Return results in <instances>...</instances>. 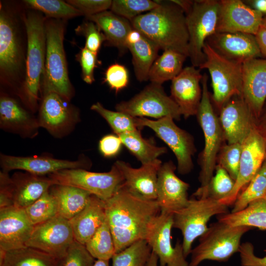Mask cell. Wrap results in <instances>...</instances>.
<instances>
[{"mask_svg": "<svg viewBox=\"0 0 266 266\" xmlns=\"http://www.w3.org/2000/svg\"><path fill=\"white\" fill-rule=\"evenodd\" d=\"M68 102L55 92L42 94L38 121L40 127L54 137L67 136L80 121L78 110Z\"/></svg>", "mask_w": 266, "mask_h": 266, "instance_id": "4fadbf2b", "label": "cell"}, {"mask_svg": "<svg viewBox=\"0 0 266 266\" xmlns=\"http://www.w3.org/2000/svg\"><path fill=\"white\" fill-rule=\"evenodd\" d=\"M228 206L210 199H192L183 208L173 213V228L183 235L182 246L186 258L192 250V244L207 230V224L214 215L229 213Z\"/></svg>", "mask_w": 266, "mask_h": 266, "instance_id": "9c48e42d", "label": "cell"}, {"mask_svg": "<svg viewBox=\"0 0 266 266\" xmlns=\"http://www.w3.org/2000/svg\"><path fill=\"white\" fill-rule=\"evenodd\" d=\"M126 46L132 56L136 78L140 82L147 81L149 70L158 57L159 47L133 28L127 37Z\"/></svg>", "mask_w": 266, "mask_h": 266, "instance_id": "83f0119b", "label": "cell"}, {"mask_svg": "<svg viewBox=\"0 0 266 266\" xmlns=\"http://www.w3.org/2000/svg\"><path fill=\"white\" fill-rule=\"evenodd\" d=\"M110 0H69L66 2L79 10L85 17L93 15L110 9Z\"/></svg>", "mask_w": 266, "mask_h": 266, "instance_id": "f907efd6", "label": "cell"}, {"mask_svg": "<svg viewBox=\"0 0 266 266\" xmlns=\"http://www.w3.org/2000/svg\"><path fill=\"white\" fill-rule=\"evenodd\" d=\"M158 256L152 251L146 266H158Z\"/></svg>", "mask_w": 266, "mask_h": 266, "instance_id": "91938a15", "label": "cell"}, {"mask_svg": "<svg viewBox=\"0 0 266 266\" xmlns=\"http://www.w3.org/2000/svg\"><path fill=\"white\" fill-rule=\"evenodd\" d=\"M105 81L116 93L127 87L129 81V73L126 67L115 63L108 67L105 73Z\"/></svg>", "mask_w": 266, "mask_h": 266, "instance_id": "c3c4849f", "label": "cell"}, {"mask_svg": "<svg viewBox=\"0 0 266 266\" xmlns=\"http://www.w3.org/2000/svg\"><path fill=\"white\" fill-rule=\"evenodd\" d=\"M122 142L119 136L108 134L104 136L99 142V149L105 157L116 156L120 151Z\"/></svg>", "mask_w": 266, "mask_h": 266, "instance_id": "db71d44e", "label": "cell"}, {"mask_svg": "<svg viewBox=\"0 0 266 266\" xmlns=\"http://www.w3.org/2000/svg\"><path fill=\"white\" fill-rule=\"evenodd\" d=\"M115 109L133 117L158 119L170 116L179 120L181 116L178 105L166 95L162 85L151 82L130 100L117 103Z\"/></svg>", "mask_w": 266, "mask_h": 266, "instance_id": "7c38bea8", "label": "cell"}, {"mask_svg": "<svg viewBox=\"0 0 266 266\" xmlns=\"http://www.w3.org/2000/svg\"><path fill=\"white\" fill-rule=\"evenodd\" d=\"M122 144L141 162L147 164L158 159V157L167 152L165 147L157 146L141 134L140 130L128 132L117 135Z\"/></svg>", "mask_w": 266, "mask_h": 266, "instance_id": "d590c367", "label": "cell"}, {"mask_svg": "<svg viewBox=\"0 0 266 266\" xmlns=\"http://www.w3.org/2000/svg\"><path fill=\"white\" fill-rule=\"evenodd\" d=\"M242 144L223 145L217 157L218 165L225 169L235 181L239 171Z\"/></svg>", "mask_w": 266, "mask_h": 266, "instance_id": "f6af8a7d", "label": "cell"}, {"mask_svg": "<svg viewBox=\"0 0 266 266\" xmlns=\"http://www.w3.org/2000/svg\"><path fill=\"white\" fill-rule=\"evenodd\" d=\"M33 228L24 209L13 206L0 208V250L25 246Z\"/></svg>", "mask_w": 266, "mask_h": 266, "instance_id": "603a6c76", "label": "cell"}, {"mask_svg": "<svg viewBox=\"0 0 266 266\" xmlns=\"http://www.w3.org/2000/svg\"><path fill=\"white\" fill-rule=\"evenodd\" d=\"M202 98L197 118L204 137V147L200 157L199 181L201 187L206 186L213 176L218 154L225 140L219 117L213 108L208 89V75L204 73L201 80Z\"/></svg>", "mask_w": 266, "mask_h": 266, "instance_id": "8992f818", "label": "cell"}, {"mask_svg": "<svg viewBox=\"0 0 266 266\" xmlns=\"http://www.w3.org/2000/svg\"><path fill=\"white\" fill-rule=\"evenodd\" d=\"M219 122L228 144H242L258 127V119L241 96H235L220 109Z\"/></svg>", "mask_w": 266, "mask_h": 266, "instance_id": "e0dca14e", "label": "cell"}, {"mask_svg": "<svg viewBox=\"0 0 266 266\" xmlns=\"http://www.w3.org/2000/svg\"><path fill=\"white\" fill-rule=\"evenodd\" d=\"M37 117L15 99L2 94L0 98V128L24 138H33L40 128Z\"/></svg>", "mask_w": 266, "mask_h": 266, "instance_id": "d4e9b609", "label": "cell"}, {"mask_svg": "<svg viewBox=\"0 0 266 266\" xmlns=\"http://www.w3.org/2000/svg\"><path fill=\"white\" fill-rule=\"evenodd\" d=\"M45 19L36 12H29L25 20L27 35L26 73L21 95L28 109L37 110L46 52Z\"/></svg>", "mask_w": 266, "mask_h": 266, "instance_id": "3957f363", "label": "cell"}, {"mask_svg": "<svg viewBox=\"0 0 266 266\" xmlns=\"http://www.w3.org/2000/svg\"><path fill=\"white\" fill-rule=\"evenodd\" d=\"M252 229L246 226H231L219 221L211 224L200 237L198 245L192 250L189 266H199L205 260L228 261L238 252L244 234Z\"/></svg>", "mask_w": 266, "mask_h": 266, "instance_id": "5b68a950", "label": "cell"}, {"mask_svg": "<svg viewBox=\"0 0 266 266\" xmlns=\"http://www.w3.org/2000/svg\"><path fill=\"white\" fill-rule=\"evenodd\" d=\"M159 5L158 0H113L110 9L130 22L138 16L150 11Z\"/></svg>", "mask_w": 266, "mask_h": 266, "instance_id": "ee69618b", "label": "cell"}, {"mask_svg": "<svg viewBox=\"0 0 266 266\" xmlns=\"http://www.w3.org/2000/svg\"><path fill=\"white\" fill-rule=\"evenodd\" d=\"M109 260H97L93 266H110Z\"/></svg>", "mask_w": 266, "mask_h": 266, "instance_id": "94428289", "label": "cell"}, {"mask_svg": "<svg viewBox=\"0 0 266 266\" xmlns=\"http://www.w3.org/2000/svg\"><path fill=\"white\" fill-rule=\"evenodd\" d=\"M238 253L241 266H266V256L259 257L254 253V247L250 242L241 244Z\"/></svg>", "mask_w": 266, "mask_h": 266, "instance_id": "816d5d0a", "label": "cell"}, {"mask_svg": "<svg viewBox=\"0 0 266 266\" xmlns=\"http://www.w3.org/2000/svg\"><path fill=\"white\" fill-rule=\"evenodd\" d=\"M255 36L262 56L266 57V29L261 25Z\"/></svg>", "mask_w": 266, "mask_h": 266, "instance_id": "11a10c76", "label": "cell"}, {"mask_svg": "<svg viewBox=\"0 0 266 266\" xmlns=\"http://www.w3.org/2000/svg\"><path fill=\"white\" fill-rule=\"evenodd\" d=\"M24 209L34 226L59 215L56 201L49 190Z\"/></svg>", "mask_w": 266, "mask_h": 266, "instance_id": "7bdbcfd3", "label": "cell"}, {"mask_svg": "<svg viewBox=\"0 0 266 266\" xmlns=\"http://www.w3.org/2000/svg\"><path fill=\"white\" fill-rule=\"evenodd\" d=\"M188 57L178 51L168 49L158 56L148 73V80L161 84L172 80L183 69V64Z\"/></svg>", "mask_w": 266, "mask_h": 266, "instance_id": "e575fe53", "label": "cell"}, {"mask_svg": "<svg viewBox=\"0 0 266 266\" xmlns=\"http://www.w3.org/2000/svg\"></svg>", "mask_w": 266, "mask_h": 266, "instance_id": "be15d7a7", "label": "cell"}, {"mask_svg": "<svg viewBox=\"0 0 266 266\" xmlns=\"http://www.w3.org/2000/svg\"><path fill=\"white\" fill-rule=\"evenodd\" d=\"M105 219V201L92 195L85 207L69 220L75 240L85 245Z\"/></svg>", "mask_w": 266, "mask_h": 266, "instance_id": "f546056e", "label": "cell"}, {"mask_svg": "<svg viewBox=\"0 0 266 266\" xmlns=\"http://www.w3.org/2000/svg\"><path fill=\"white\" fill-rule=\"evenodd\" d=\"M11 177L13 206L25 209L41 197L54 185L47 176L16 172Z\"/></svg>", "mask_w": 266, "mask_h": 266, "instance_id": "f1b7e54d", "label": "cell"}, {"mask_svg": "<svg viewBox=\"0 0 266 266\" xmlns=\"http://www.w3.org/2000/svg\"><path fill=\"white\" fill-rule=\"evenodd\" d=\"M176 169L170 161L162 164L158 171L156 200L161 212L174 213L185 207L189 201V184L177 176Z\"/></svg>", "mask_w": 266, "mask_h": 266, "instance_id": "ffe728a7", "label": "cell"}, {"mask_svg": "<svg viewBox=\"0 0 266 266\" xmlns=\"http://www.w3.org/2000/svg\"></svg>", "mask_w": 266, "mask_h": 266, "instance_id": "e7e4bbea", "label": "cell"}, {"mask_svg": "<svg viewBox=\"0 0 266 266\" xmlns=\"http://www.w3.org/2000/svg\"><path fill=\"white\" fill-rule=\"evenodd\" d=\"M13 206V184L8 172H0V208Z\"/></svg>", "mask_w": 266, "mask_h": 266, "instance_id": "f5cc1de1", "label": "cell"}, {"mask_svg": "<svg viewBox=\"0 0 266 266\" xmlns=\"http://www.w3.org/2000/svg\"><path fill=\"white\" fill-rule=\"evenodd\" d=\"M30 8L44 13L51 19L62 20L82 15V13L69 4L60 0H26Z\"/></svg>", "mask_w": 266, "mask_h": 266, "instance_id": "60d3db41", "label": "cell"}, {"mask_svg": "<svg viewBox=\"0 0 266 266\" xmlns=\"http://www.w3.org/2000/svg\"><path fill=\"white\" fill-rule=\"evenodd\" d=\"M85 17L98 25L109 45L117 48L121 53L127 50L126 40L133 29L130 21L108 10Z\"/></svg>", "mask_w": 266, "mask_h": 266, "instance_id": "4dcf8cb0", "label": "cell"}, {"mask_svg": "<svg viewBox=\"0 0 266 266\" xmlns=\"http://www.w3.org/2000/svg\"><path fill=\"white\" fill-rule=\"evenodd\" d=\"M114 164L120 170L124 178L123 185L129 192L142 200H157L158 173L162 165L161 160L158 159L136 168L123 161H117Z\"/></svg>", "mask_w": 266, "mask_h": 266, "instance_id": "7402d4cb", "label": "cell"}, {"mask_svg": "<svg viewBox=\"0 0 266 266\" xmlns=\"http://www.w3.org/2000/svg\"><path fill=\"white\" fill-rule=\"evenodd\" d=\"M46 52L42 94L55 92L69 101L74 92L70 82L64 48L65 24L62 20H45Z\"/></svg>", "mask_w": 266, "mask_h": 266, "instance_id": "277c9868", "label": "cell"}, {"mask_svg": "<svg viewBox=\"0 0 266 266\" xmlns=\"http://www.w3.org/2000/svg\"><path fill=\"white\" fill-rule=\"evenodd\" d=\"M0 266H61L62 259L28 246L0 250Z\"/></svg>", "mask_w": 266, "mask_h": 266, "instance_id": "d6a6232c", "label": "cell"}, {"mask_svg": "<svg viewBox=\"0 0 266 266\" xmlns=\"http://www.w3.org/2000/svg\"><path fill=\"white\" fill-rule=\"evenodd\" d=\"M218 221L231 226H246L266 230V198L253 201L243 210L217 216Z\"/></svg>", "mask_w": 266, "mask_h": 266, "instance_id": "836d02e7", "label": "cell"}, {"mask_svg": "<svg viewBox=\"0 0 266 266\" xmlns=\"http://www.w3.org/2000/svg\"><path fill=\"white\" fill-rule=\"evenodd\" d=\"M264 198H266V158L255 175L237 196L231 212L242 210L253 201Z\"/></svg>", "mask_w": 266, "mask_h": 266, "instance_id": "74e56055", "label": "cell"}, {"mask_svg": "<svg viewBox=\"0 0 266 266\" xmlns=\"http://www.w3.org/2000/svg\"><path fill=\"white\" fill-rule=\"evenodd\" d=\"M200 69L191 66L183 68L171 80L170 97L185 118L196 115L202 98Z\"/></svg>", "mask_w": 266, "mask_h": 266, "instance_id": "44dd1931", "label": "cell"}, {"mask_svg": "<svg viewBox=\"0 0 266 266\" xmlns=\"http://www.w3.org/2000/svg\"><path fill=\"white\" fill-rule=\"evenodd\" d=\"M173 224V213L160 211L150 227L146 240L158 256L160 266H189L182 243L177 240L174 247L172 245Z\"/></svg>", "mask_w": 266, "mask_h": 266, "instance_id": "2e32d148", "label": "cell"}, {"mask_svg": "<svg viewBox=\"0 0 266 266\" xmlns=\"http://www.w3.org/2000/svg\"><path fill=\"white\" fill-rule=\"evenodd\" d=\"M170 116L156 120L135 118L140 130L144 127L149 128L168 145L176 158L178 173L186 174L190 172L194 167L192 156L196 151L194 139L189 133L179 128Z\"/></svg>", "mask_w": 266, "mask_h": 266, "instance_id": "8fae6325", "label": "cell"}, {"mask_svg": "<svg viewBox=\"0 0 266 266\" xmlns=\"http://www.w3.org/2000/svg\"><path fill=\"white\" fill-rule=\"evenodd\" d=\"M106 217L115 244L116 253L134 242L146 239L153 221L160 213L158 202L137 198L123 184L104 201Z\"/></svg>", "mask_w": 266, "mask_h": 266, "instance_id": "6da1fadb", "label": "cell"}, {"mask_svg": "<svg viewBox=\"0 0 266 266\" xmlns=\"http://www.w3.org/2000/svg\"><path fill=\"white\" fill-rule=\"evenodd\" d=\"M244 2L253 9L266 15V0H250Z\"/></svg>", "mask_w": 266, "mask_h": 266, "instance_id": "9f6ffc18", "label": "cell"}, {"mask_svg": "<svg viewBox=\"0 0 266 266\" xmlns=\"http://www.w3.org/2000/svg\"><path fill=\"white\" fill-rule=\"evenodd\" d=\"M215 174L205 186L200 187L193 194L197 199L210 198L220 201L233 190L235 181L227 171L218 165L215 167Z\"/></svg>", "mask_w": 266, "mask_h": 266, "instance_id": "8d00e7d4", "label": "cell"}, {"mask_svg": "<svg viewBox=\"0 0 266 266\" xmlns=\"http://www.w3.org/2000/svg\"><path fill=\"white\" fill-rule=\"evenodd\" d=\"M77 58L81 67L83 80L87 84H92L95 81L94 69L99 62L98 54L84 47L77 54Z\"/></svg>", "mask_w": 266, "mask_h": 266, "instance_id": "681fc988", "label": "cell"}, {"mask_svg": "<svg viewBox=\"0 0 266 266\" xmlns=\"http://www.w3.org/2000/svg\"><path fill=\"white\" fill-rule=\"evenodd\" d=\"M158 1V6L132 20L133 27L160 49L175 50L188 57L189 36L184 12L171 0Z\"/></svg>", "mask_w": 266, "mask_h": 266, "instance_id": "7a4b0ae2", "label": "cell"}, {"mask_svg": "<svg viewBox=\"0 0 266 266\" xmlns=\"http://www.w3.org/2000/svg\"><path fill=\"white\" fill-rule=\"evenodd\" d=\"M219 5L217 32L256 34L264 16L262 13L240 0H221Z\"/></svg>", "mask_w": 266, "mask_h": 266, "instance_id": "d6986e66", "label": "cell"}, {"mask_svg": "<svg viewBox=\"0 0 266 266\" xmlns=\"http://www.w3.org/2000/svg\"><path fill=\"white\" fill-rule=\"evenodd\" d=\"M152 250L145 239L138 240L112 258V266H146Z\"/></svg>", "mask_w": 266, "mask_h": 266, "instance_id": "ab89813d", "label": "cell"}, {"mask_svg": "<svg viewBox=\"0 0 266 266\" xmlns=\"http://www.w3.org/2000/svg\"><path fill=\"white\" fill-rule=\"evenodd\" d=\"M0 165L2 171L6 172L17 169L37 175L48 176L67 169L88 170L91 166L92 163L84 156H80L76 160L70 161L46 155L23 157L0 153Z\"/></svg>", "mask_w": 266, "mask_h": 266, "instance_id": "ac0fdd59", "label": "cell"}, {"mask_svg": "<svg viewBox=\"0 0 266 266\" xmlns=\"http://www.w3.org/2000/svg\"><path fill=\"white\" fill-rule=\"evenodd\" d=\"M203 52L206 60L199 68L208 70L213 89L211 100L220 110L233 97L241 96L242 65L225 58L207 42Z\"/></svg>", "mask_w": 266, "mask_h": 266, "instance_id": "52a82bcc", "label": "cell"}, {"mask_svg": "<svg viewBox=\"0 0 266 266\" xmlns=\"http://www.w3.org/2000/svg\"><path fill=\"white\" fill-rule=\"evenodd\" d=\"M91 109L98 113L104 119L117 135L140 130L136 125V117L127 113L108 110L99 102L93 104L91 107Z\"/></svg>", "mask_w": 266, "mask_h": 266, "instance_id": "b9f144b4", "label": "cell"}, {"mask_svg": "<svg viewBox=\"0 0 266 266\" xmlns=\"http://www.w3.org/2000/svg\"><path fill=\"white\" fill-rule=\"evenodd\" d=\"M89 253L97 260H109L116 253L114 239L107 222L105 221L86 243Z\"/></svg>", "mask_w": 266, "mask_h": 266, "instance_id": "f35d334b", "label": "cell"}, {"mask_svg": "<svg viewBox=\"0 0 266 266\" xmlns=\"http://www.w3.org/2000/svg\"><path fill=\"white\" fill-rule=\"evenodd\" d=\"M48 176L54 185L75 186L103 201L111 198L124 183L123 176L115 164L107 172H91L82 168L67 169Z\"/></svg>", "mask_w": 266, "mask_h": 266, "instance_id": "30bf717a", "label": "cell"}, {"mask_svg": "<svg viewBox=\"0 0 266 266\" xmlns=\"http://www.w3.org/2000/svg\"><path fill=\"white\" fill-rule=\"evenodd\" d=\"M242 65L241 96L258 120L266 100V59L253 58Z\"/></svg>", "mask_w": 266, "mask_h": 266, "instance_id": "484cf974", "label": "cell"}, {"mask_svg": "<svg viewBox=\"0 0 266 266\" xmlns=\"http://www.w3.org/2000/svg\"><path fill=\"white\" fill-rule=\"evenodd\" d=\"M55 198L59 215L69 220L87 205L92 195L82 189L65 185H53L49 190Z\"/></svg>", "mask_w": 266, "mask_h": 266, "instance_id": "1f68e13d", "label": "cell"}, {"mask_svg": "<svg viewBox=\"0 0 266 266\" xmlns=\"http://www.w3.org/2000/svg\"><path fill=\"white\" fill-rule=\"evenodd\" d=\"M95 262L85 245L74 240L62 259L61 266H93Z\"/></svg>", "mask_w": 266, "mask_h": 266, "instance_id": "bcb514c9", "label": "cell"}, {"mask_svg": "<svg viewBox=\"0 0 266 266\" xmlns=\"http://www.w3.org/2000/svg\"><path fill=\"white\" fill-rule=\"evenodd\" d=\"M171 1L179 6L185 14L190 10L194 3V0H171Z\"/></svg>", "mask_w": 266, "mask_h": 266, "instance_id": "680465c9", "label": "cell"}, {"mask_svg": "<svg viewBox=\"0 0 266 266\" xmlns=\"http://www.w3.org/2000/svg\"><path fill=\"white\" fill-rule=\"evenodd\" d=\"M219 0H194L185 14L189 36L188 57L192 66L199 67L206 60L203 48L207 40L217 33Z\"/></svg>", "mask_w": 266, "mask_h": 266, "instance_id": "ba28073f", "label": "cell"}, {"mask_svg": "<svg viewBox=\"0 0 266 266\" xmlns=\"http://www.w3.org/2000/svg\"><path fill=\"white\" fill-rule=\"evenodd\" d=\"M74 240L69 220L58 215L34 226L26 246L62 259Z\"/></svg>", "mask_w": 266, "mask_h": 266, "instance_id": "5bb4252c", "label": "cell"}, {"mask_svg": "<svg viewBox=\"0 0 266 266\" xmlns=\"http://www.w3.org/2000/svg\"><path fill=\"white\" fill-rule=\"evenodd\" d=\"M258 127L265 134L266 133V100L258 120Z\"/></svg>", "mask_w": 266, "mask_h": 266, "instance_id": "6f0895ef", "label": "cell"}, {"mask_svg": "<svg viewBox=\"0 0 266 266\" xmlns=\"http://www.w3.org/2000/svg\"><path fill=\"white\" fill-rule=\"evenodd\" d=\"M75 31L76 33L85 37V47L97 54L102 43L106 41L105 36L99 27L91 21L83 23L75 29Z\"/></svg>", "mask_w": 266, "mask_h": 266, "instance_id": "7dc6e473", "label": "cell"}, {"mask_svg": "<svg viewBox=\"0 0 266 266\" xmlns=\"http://www.w3.org/2000/svg\"><path fill=\"white\" fill-rule=\"evenodd\" d=\"M21 53L17 31L10 16L1 9L0 14V67L7 75H14L21 65Z\"/></svg>", "mask_w": 266, "mask_h": 266, "instance_id": "4316f807", "label": "cell"}, {"mask_svg": "<svg viewBox=\"0 0 266 266\" xmlns=\"http://www.w3.org/2000/svg\"><path fill=\"white\" fill-rule=\"evenodd\" d=\"M262 26L266 29V15L263 17Z\"/></svg>", "mask_w": 266, "mask_h": 266, "instance_id": "6125c7cd", "label": "cell"}, {"mask_svg": "<svg viewBox=\"0 0 266 266\" xmlns=\"http://www.w3.org/2000/svg\"><path fill=\"white\" fill-rule=\"evenodd\" d=\"M206 42L225 58L242 64L251 59L262 57L253 34L217 32Z\"/></svg>", "mask_w": 266, "mask_h": 266, "instance_id": "cb8c5ba5", "label": "cell"}, {"mask_svg": "<svg viewBox=\"0 0 266 266\" xmlns=\"http://www.w3.org/2000/svg\"><path fill=\"white\" fill-rule=\"evenodd\" d=\"M266 158V134L257 127L242 144L239 171L234 186L231 193L219 202L228 206L233 204L239 193L255 175Z\"/></svg>", "mask_w": 266, "mask_h": 266, "instance_id": "9a60e30c", "label": "cell"}]
</instances>
